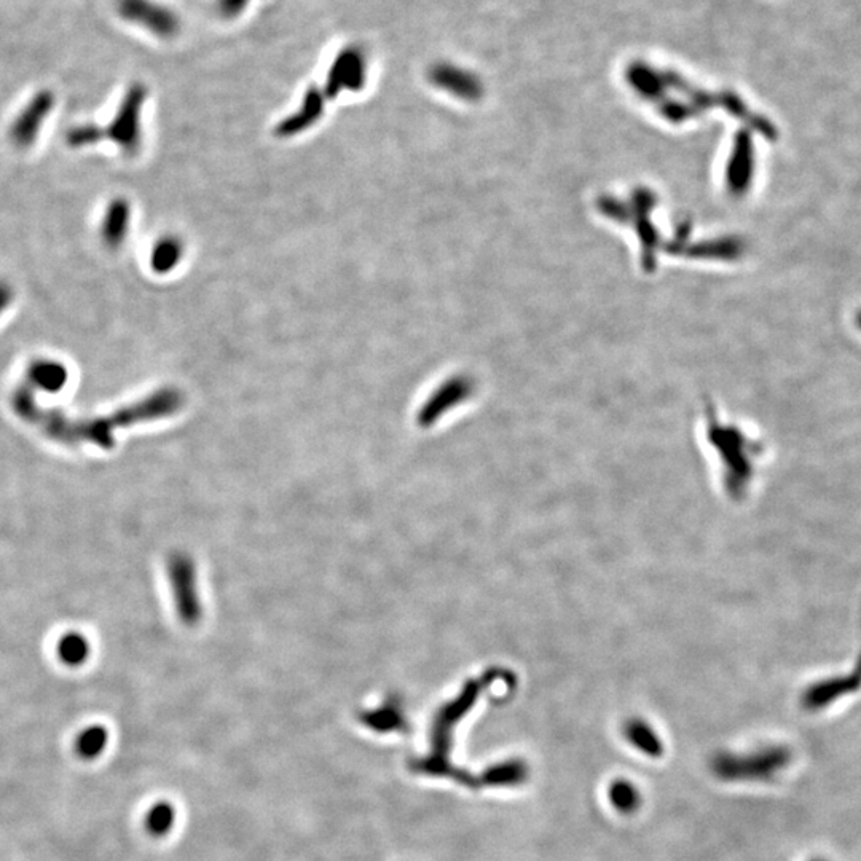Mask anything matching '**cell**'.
<instances>
[{"instance_id": "obj_20", "label": "cell", "mask_w": 861, "mask_h": 861, "mask_svg": "<svg viewBox=\"0 0 861 861\" xmlns=\"http://www.w3.org/2000/svg\"><path fill=\"white\" fill-rule=\"evenodd\" d=\"M107 739H109V734H107L106 728H103V726H91V728L85 729L80 734L75 748H77V753L82 758L93 759L103 753L107 745Z\"/></svg>"}, {"instance_id": "obj_25", "label": "cell", "mask_w": 861, "mask_h": 861, "mask_svg": "<svg viewBox=\"0 0 861 861\" xmlns=\"http://www.w3.org/2000/svg\"><path fill=\"white\" fill-rule=\"evenodd\" d=\"M810 861H826V860H823V858H815V860H810Z\"/></svg>"}, {"instance_id": "obj_22", "label": "cell", "mask_w": 861, "mask_h": 861, "mask_svg": "<svg viewBox=\"0 0 861 861\" xmlns=\"http://www.w3.org/2000/svg\"><path fill=\"white\" fill-rule=\"evenodd\" d=\"M103 139V128L95 125V123L74 126L66 134L67 146L72 147V149L95 146V144L103 141Z\"/></svg>"}, {"instance_id": "obj_11", "label": "cell", "mask_w": 861, "mask_h": 861, "mask_svg": "<svg viewBox=\"0 0 861 861\" xmlns=\"http://www.w3.org/2000/svg\"><path fill=\"white\" fill-rule=\"evenodd\" d=\"M131 203L123 197L114 198L104 211L101 225H99V236L104 246L109 249H118L125 243L126 236L130 233Z\"/></svg>"}, {"instance_id": "obj_21", "label": "cell", "mask_w": 861, "mask_h": 861, "mask_svg": "<svg viewBox=\"0 0 861 861\" xmlns=\"http://www.w3.org/2000/svg\"><path fill=\"white\" fill-rule=\"evenodd\" d=\"M176 820V812L170 803L155 804L146 817L147 831L155 838H162L170 833Z\"/></svg>"}, {"instance_id": "obj_19", "label": "cell", "mask_w": 861, "mask_h": 861, "mask_svg": "<svg viewBox=\"0 0 861 861\" xmlns=\"http://www.w3.org/2000/svg\"><path fill=\"white\" fill-rule=\"evenodd\" d=\"M90 643L77 632H69L58 641V657L69 667H77L90 656Z\"/></svg>"}, {"instance_id": "obj_10", "label": "cell", "mask_w": 861, "mask_h": 861, "mask_svg": "<svg viewBox=\"0 0 861 861\" xmlns=\"http://www.w3.org/2000/svg\"><path fill=\"white\" fill-rule=\"evenodd\" d=\"M324 98L326 96H324L323 91L316 87H311L310 90L305 91L299 111L284 118L276 125V136L283 139L294 138L303 131L310 130L311 126L316 125L323 117Z\"/></svg>"}, {"instance_id": "obj_4", "label": "cell", "mask_w": 861, "mask_h": 861, "mask_svg": "<svg viewBox=\"0 0 861 861\" xmlns=\"http://www.w3.org/2000/svg\"><path fill=\"white\" fill-rule=\"evenodd\" d=\"M168 574L179 618L187 626H195L201 618V606L192 560L185 554H174L168 562Z\"/></svg>"}, {"instance_id": "obj_8", "label": "cell", "mask_w": 861, "mask_h": 861, "mask_svg": "<svg viewBox=\"0 0 861 861\" xmlns=\"http://www.w3.org/2000/svg\"><path fill=\"white\" fill-rule=\"evenodd\" d=\"M860 688L861 656L852 672L847 673L844 677L828 678V680L818 681L815 685L807 688L801 697V704L806 710L815 712V710H822L826 705L833 704L839 697L847 696L850 692L858 691Z\"/></svg>"}, {"instance_id": "obj_12", "label": "cell", "mask_w": 861, "mask_h": 861, "mask_svg": "<svg viewBox=\"0 0 861 861\" xmlns=\"http://www.w3.org/2000/svg\"><path fill=\"white\" fill-rule=\"evenodd\" d=\"M26 383L34 391L56 394L69 382V370L63 362L56 359L39 358L29 364L26 370Z\"/></svg>"}, {"instance_id": "obj_17", "label": "cell", "mask_w": 861, "mask_h": 861, "mask_svg": "<svg viewBox=\"0 0 861 861\" xmlns=\"http://www.w3.org/2000/svg\"><path fill=\"white\" fill-rule=\"evenodd\" d=\"M362 723L370 729L378 732L401 731L405 728L404 715L401 708L394 704L377 708L374 712H364L361 715Z\"/></svg>"}, {"instance_id": "obj_7", "label": "cell", "mask_w": 861, "mask_h": 861, "mask_svg": "<svg viewBox=\"0 0 861 861\" xmlns=\"http://www.w3.org/2000/svg\"><path fill=\"white\" fill-rule=\"evenodd\" d=\"M118 13L126 21L139 24L162 39H170L179 31L177 16L170 8L155 4L152 0H120Z\"/></svg>"}, {"instance_id": "obj_5", "label": "cell", "mask_w": 861, "mask_h": 861, "mask_svg": "<svg viewBox=\"0 0 861 861\" xmlns=\"http://www.w3.org/2000/svg\"><path fill=\"white\" fill-rule=\"evenodd\" d=\"M56 99L52 91L42 90L23 107L8 128V139L18 149H29L37 141L45 120L52 114Z\"/></svg>"}, {"instance_id": "obj_1", "label": "cell", "mask_w": 861, "mask_h": 861, "mask_svg": "<svg viewBox=\"0 0 861 861\" xmlns=\"http://www.w3.org/2000/svg\"><path fill=\"white\" fill-rule=\"evenodd\" d=\"M12 409L16 417L36 426L40 433L64 445H96L99 449H114L117 429L171 417L184 405V396L176 388H160L141 401L125 405L109 415L72 420L63 412L44 409L36 402V391L24 382L12 394Z\"/></svg>"}, {"instance_id": "obj_2", "label": "cell", "mask_w": 861, "mask_h": 861, "mask_svg": "<svg viewBox=\"0 0 861 861\" xmlns=\"http://www.w3.org/2000/svg\"><path fill=\"white\" fill-rule=\"evenodd\" d=\"M791 751L787 747H767L748 753L731 755L721 753L712 759V771L718 779L726 782H761L771 780L791 763Z\"/></svg>"}, {"instance_id": "obj_24", "label": "cell", "mask_w": 861, "mask_h": 861, "mask_svg": "<svg viewBox=\"0 0 861 861\" xmlns=\"http://www.w3.org/2000/svg\"><path fill=\"white\" fill-rule=\"evenodd\" d=\"M15 299V291L7 281L0 280V316L4 315Z\"/></svg>"}, {"instance_id": "obj_13", "label": "cell", "mask_w": 861, "mask_h": 861, "mask_svg": "<svg viewBox=\"0 0 861 861\" xmlns=\"http://www.w3.org/2000/svg\"><path fill=\"white\" fill-rule=\"evenodd\" d=\"M530 777V767L523 759H506L488 767L479 777L480 787H519Z\"/></svg>"}, {"instance_id": "obj_18", "label": "cell", "mask_w": 861, "mask_h": 861, "mask_svg": "<svg viewBox=\"0 0 861 861\" xmlns=\"http://www.w3.org/2000/svg\"><path fill=\"white\" fill-rule=\"evenodd\" d=\"M608 798L614 809L621 814L630 815L637 812L641 806V795L638 788L626 779L614 780L608 788Z\"/></svg>"}, {"instance_id": "obj_23", "label": "cell", "mask_w": 861, "mask_h": 861, "mask_svg": "<svg viewBox=\"0 0 861 861\" xmlns=\"http://www.w3.org/2000/svg\"><path fill=\"white\" fill-rule=\"evenodd\" d=\"M248 2L249 0H219L217 7H219V12L222 15L227 16V18H233L238 13L243 12V8L246 7Z\"/></svg>"}, {"instance_id": "obj_16", "label": "cell", "mask_w": 861, "mask_h": 861, "mask_svg": "<svg viewBox=\"0 0 861 861\" xmlns=\"http://www.w3.org/2000/svg\"><path fill=\"white\" fill-rule=\"evenodd\" d=\"M626 737L633 747L640 750L645 755L659 758L664 753V745L661 739L656 736V732L649 728L648 724L640 720H633L627 724Z\"/></svg>"}, {"instance_id": "obj_15", "label": "cell", "mask_w": 861, "mask_h": 861, "mask_svg": "<svg viewBox=\"0 0 861 861\" xmlns=\"http://www.w3.org/2000/svg\"><path fill=\"white\" fill-rule=\"evenodd\" d=\"M466 386L463 380H453V382L445 383L441 386L431 398L423 405V409L418 412V423L423 426H428L441 417V413L445 409H449L453 402L463 398Z\"/></svg>"}, {"instance_id": "obj_3", "label": "cell", "mask_w": 861, "mask_h": 861, "mask_svg": "<svg viewBox=\"0 0 861 861\" xmlns=\"http://www.w3.org/2000/svg\"><path fill=\"white\" fill-rule=\"evenodd\" d=\"M147 88L134 83L128 88L111 125L103 128V138L114 142L125 155L138 154L142 144V107L146 103Z\"/></svg>"}, {"instance_id": "obj_14", "label": "cell", "mask_w": 861, "mask_h": 861, "mask_svg": "<svg viewBox=\"0 0 861 861\" xmlns=\"http://www.w3.org/2000/svg\"><path fill=\"white\" fill-rule=\"evenodd\" d=\"M184 241L176 235H163L158 238L150 251V268L157 275H170L184 259Z\"/></svg>"}, {"instance_id": "obj_9", "label": "cell", "mask_w": 861, "mask_h": 861, "mask_svg": "<svg viewBox=\"0 0 861 861\" xmlns=\"http://www.w3.org/2000/svg\"><path fill=\"white\" fill-rule=\"evenodd\" d=\"M429 82L434 87L447 91L450 95L464 99V101H477L482 96V83L476 74L468 69L455 66L450 63H439L431 67L428 74Z\"/></svg>"}, {"instance_id": "obj_6", "label": "cell", "mask_w": 861, "mask_h": 861, "mask_svg": "<svg viewBox=\"0 0 861 861\" xmlns=\"http://www.w3.org/2000/svg\"><path fill=\"white\" fill-rule=\"evenodd\" d=\"M367 80V58L361 48L348 47L337 55L327 74L324 96L337 98L342 91H361Z\"/></svg>"}]
</instances>
